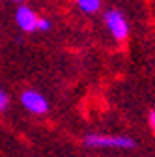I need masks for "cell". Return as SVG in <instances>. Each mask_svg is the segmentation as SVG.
<instances>
[{
  "label": "cell",
  "instance_id": "1",
  "mask_svg": "<svg viewBox=\"0 0 155 157\" xmlns=\"http://www.w3.org/2000/svg\"><path fill=\"white\" fill-rule=\"evenodd\" d=\"M82 144L86 148H93V150H133L137 146L131 136L127 135H103V133H90L84 136Z\"/></svg>",
  "mask_w": 155,
  "mask_h": 157
},
{
  "label": "cell",
  "instance_id": "2",
  "mask_svg": "<svg viewBox=\"0 0 155 157\" xmlns=\"http://www.w3.org/2000/svg\"><path fill=\"white\" fill-rule=\"evenodd\" d=\"M103 21H105V26L108 28L110 36L118 43H123L125 39L129 37V23H127V19L123 17L122 11H118V10H108V11H105Z\"/></svg>",
  "mask_w": 155,
  "mask_h": 157
},
{
  "label": "cell",
  "instance_id": "3",
  "mask_svg": "<svg viewBox=\"0 0 155 157\" xmlns=\"http://www.w3.org/2000/svg\"><path fill=\"white\" fill-rule=\"evenodd\" d=\"M21 105L32 114H45L49 110V101L37 90H25L21 94Z\"/></svg>",
  "mask_w": 155,
  "mask_h": 157
},
{
  "label": "cell",
  "instance_id": "4",
  "mask_svg": "<svg viewBox=\"0 0 155 157\" xmlns=\"http://www.w3.org/2000/svg\"><path fill=\"white\" fill-rule=\"evenodd\" d=\"M37 19L40 15L28 6H19L15 11V23L23 32H37Z\"/></svg>",
  "mask_w": 155,
  "mask_h": 157
},
{
  "label": "cell",
  "instance_id": "5",
  "mask_svg": "<svg viewBox=\"0 0 155 157\" xmlns=\"http://www.w3.org/2000/svg\"><path fill=\"white\" fill-rule=\"evenodd\" d=\"M75 4L84 13H97L101 10V0H75Z\"/></svg>",
  "mask_w": 155,
  "mask_h": 157
},
{
  "label": "cell",
  "instance_id": "6",
  "mask_svg": "<svg viewBox=\"0 0 155 157\" xmlns=\"http://www.w3.org/2000/svg\"><path fill=\"white\" fill-rule=\"evenodd\" d=\"M51 28H52V23L49 21V19H45V17L37 19V32H49Z\"/></svg>",
  "mask_w": 155,
  "mask_h": 157
},
{
  "label": "cell",
  "instance_id": "7",
  "mask_svg": "<svg viewBox=\"0 0 155 157\" xmlns=\"http://www.w3.org/2000/svg\"><path fill=\"white\" fill-rule=\"evenodd\" d=\"M8 105H9V97H8V94L2 88H0V110H6Z\"/></svg>",
  "mask_w": 155,
  "mask_h": 157
},
{
  "label": "cell",
  "instance_id": "8",
  "mask_svg": "<svg viewBox=\"0 0 155 157\" xmlns=\"http://www.w3.org/2000/svg\"><path fill=\"white\" fill-rule=\"evenodd\" d=\"M148 124H149V129L155 133V110H149L148 112Z\"/></svg>",
  "mask_w": 155,
  "mask_h": 157
},
{
  "label": "cell",
  "instance_id": "9",
  "mask_svg": "<svg viewBox=\"0 0 155 157\" xmlns=\"http://www.w3.org/2000/svg\"><path fill=\"white\" fill-rule=\"evenodd\" d=\"M11 2H25V0H11Z\"/></svg>",
  "mask_w": 155,
  "mask_h": 157
}]
</instances>
